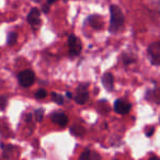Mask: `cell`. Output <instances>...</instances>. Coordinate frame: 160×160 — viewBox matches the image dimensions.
Returning a JSON list of instances; mask_svg holds the SVG:
<instances>
[{
  "label": "cell",
  "mask_w": 160,
  "mask_h": 160,
  "mask_svg": "<svg viewBox=\"0 0 160 160\" xmlns=\"http://www.w3.org/2000/svg\"><path fill=\"white\" fill-rule=\"evenodd\" d=\"M88 21H89V24L91 25L93 29H96V30L102 29L103 22H102V19H101L100 16H97V14L90 16L89 18H88Z\"/></svg>",
  "instance_id": "obj_9"
},
{
  "label": "cell",
  "mask_w": 160,
  "mask_h": 160,
  "mask_svg": "<svg viewBox=\"0 0 160 160\" xmlns=\"http://www.w3.org/2000/svg\"><path fill=\"white\" fill-rule=\"evenodd\" d=\"M56 1H58V0H46V5L51 7V6L53 5V3H55Z\"/></svg>",
  "instance_id": "obj_21"
},
{
  "label": "cell",
  "mask_w": 160,
  "mask_h": 160,
  "mask_svg": "<svg viewBox=\"0 0 160 160\" xmlns=\"http://www.w3.org/2000/svg\"><path fill=\"white\" fill-rule=\"evenodd\" d=\"M125 17L123 14L122 10L116 5L110 6V27L109 31L111 33H116L118 30H121L124 25Z\"/></svg>",
  "instance_id": "obj_1"
},
{
  "label": "cell",
  "mask_w": 160,
  "mask_h": 160,
  "mask_svg": "<svg viewBox=\"0 0 160 160\" xmlns=\"http://www.w3.org/2000/svg\"><path fill=\"white\" fill-rule=\"evenodd\" d=\"M42 11H43V13H48L49 12V6H47V5H44L42 7Z\"/></svg>",
  "instance_id": "obj_19"
},
{
  "label": "cell",
  "mask_w": 160,
  "mask_h": 160,
  "mask_svg": "<svg viewBox=\"0 0 160 160\" xmlns=\"http://www.w3.org/2000/svg\"><path fill=\"white\" fill-rule=\"evenodd\" d=\"M34 2H41V1H42V0H33Z\"/></svg>",
  "instance_id": "obj_26"
},
{
  "label": "cell",
  "mask_w": 160,
  "mask_h": 160,
  "mask_svg": "<svg viewBox=\"0 0 160 160\" xmlns=\"http://www.w3.org/2000/svg\"><path fill=\"white\" fill-rule=\"evenodd\" d=\"M46 96H47V92H46V90H44V89H38L35 93L36 99H44V98H46Z\"/></svg>",
  "instance_id": "obj_14"
},
{
  "label": "cell",
  "mask_w": 160,
  "mask_h": 160,
  "mask_svg": "<svg viewBox=\"0 0 160 160\" xmlns=\"http://www.w3.org/2000/svg\"><path fill=\"white\" fill-rule=\"evenodd\" d=\"M92 160H100V156H99L98 153L93 152L92 153Z\"/></svg>",
  "instance_id": "obj_20"
},
{
  "label": "cell",
  "mask_w": 160,
  "mask_h": 160,
  "mask_svg": "<svg viewBox=\"0 0 160 160\" xmlns=\"http://www.w3.org/2000/svg\"><path fill=\"white\" fill-rule=\"evenodd\" d=\"M153 132H155V128H151L150 131H148V132H147L146 136H147V137H150V136H151V135H152V134H153Z\"/></svg>",
  "instance_id": "obj_22"
},
{
  "label": "cell",
  "mask_w": 160,
  "mask_h": 160,
  "mask_svg": "<svg viewBox=\"0 0 160 160\" xmlns=\"http://www.w3.org/2000/svg\"><path fill=\"white\" fill-rule=\"evenodd\" d=\"M43 115H44V111L43 109H38L35 111V118L38 122H41L43 120Z\"/></svg>",
  "instance_id": "obj_15"
},
{
  "label": "cell",
  "mask_w": 160,
  "mask_h": 160,
  "mask_svg": "<svg viewBox=\"0 0 160 160\" xmlns=\"http://www.w3.org/2000/svg\"><path fill=\"white\" fill-rule=\"evenodd\" d=\"M18 40V34L16 32H10L7 36V44L8 45H14Z\"/></svg>",
  "instance_id": "obj_11"
},
{
  "label": "cell",
  "mask_w": 160,
  "mask_h": 160,
  "mask_svg": "<svg viewBox=\"0 0 160 160\" xmlns=\"http://www.w3.org/2000/svg\"><path fill=\"white\" fill-rule=\"evenodd\" d=\"M102 83L104 86V88L108 90V91H112L114 88V78L112 76V73L107 72L103 75L102 77Z\"/></svg>",
  "instance_id": "obj_8"
},
{
  "label": "cell",
  "mask_w": 160,
  "mask_h": 160,
  "mask_svg": "<svg viewBox=\"0 0 160 160\" xmlns=\"http://www.w3.org/2000/svg\"><path fill=\"white\" fill-rule=\"evenodd\" d=\"M27 20L33 30L38 29L40 25H41V11H40V9L36 8V7L32 8V9L30 10L29 14H28Z\"/></svg>",
  "instance_id": "obj_4"
},
{
  "label": "cell",
  "mask_w": 160,
  "mask_h": 160,
  "mask_svg": "<svg viewBox=\"0 0 160 160\" xmlns=\"http://www.w3.org/2000/svg\"><path fill=\"white\" fill-rule=\"evenodd\" d=\"M66 96H67V98H69V99H70V98H72V94H71L70 92H67V93H66Z\"/></svg>",
  "instance_id": "obj_23"
},
{
  "label": "cell",
  "mask_w": 160,
  "mask_h": 160,
  "mask_svg": "<svg viewBox=\"0 0 160 160\" xmlns=\"http://www.w3.org/2000/svg\"><path fill=\"white\" fill-rule=\"evenodd\" d=\"M149 160H159V158H158L157 156H153V157H151Z\"/></svg>",
  "instance_id": "obj_25"
},
{
  "label": "cell",
  "mask_w": 160,
  "mask_h": 160,
  "mask_svg": "<svg viewBox=\"0 0 160 160\" xmlns=\"http://www.w3.org/2000/svg\"><path fill=\"white\" fill-rule=\"evenodd\" d=\"M89 158H90V150L89 149H86L81 153V156H80V160H89Z\"/></svg>",
  "instance_id": "obj_16"
},
{
  "label": "cell",
  "mask_w": 160,
  "mask_h": 160,
  "mask_svg": "<svg viewBox=\"0 0 160 160\" xmlns=\"http://www.w3.org/2000/svg\"><path fill=\"white\" fill-rule=\"evenodd\" d=\"M7 98L6 97H2V98H0V110H5V108L7 107Z\"/></svg>",
  "instance_id": "obj_17"
},
{
  "label": "cell",
  "mask_w": 160,
  "mask_h": 160,
  "mask_svg": "<svg viewBox=\"0 0 160 160\" xmlns=\"http://www.w3.org/2000/svg\"><path fill=\"white\" fill-rule=\"evenodd\" d=\"M89 87V83L88 82H86V83H83V85H80V86H78V88H77V90L79 92H83V91H86V89Z\"/></svg>",
  "instance_id": "obj_18"
},
{
  "label": "cell",
  "mask_w": 160,
  "mask_h": 160,
  "mask_svg": "<svg viewBox=\"0 0 160 160\" xmlns=\"http://www.w3.org/2000/svg\"><path fill=\"white\" fill-rule=\"evenodd\" d=\"M88 100H89V93H88L87 91L79 92V93L75 97V101L78 104H85Z\"/></svg>",
  "instance_id": "obj_10"
},
{
  "label": "cell",
  "mask_w": 160,
  "mask_h": 160,
  "mask_svg": "<svg viewBox=\"0 0 160 160\" xmlns=\"http://www.w3.org/2000/svg\"><path fill=\"white\" fill-rule=\"evenodd\" d=\"M52 98H53V100L55 101V102L57 103V104L62 105V103H64V97L60 96V94H58V93H55V92H53V93H52Z\"/></svg>",
  "instance_id": "obj_13"
},
{
  "label": "cell",
  "mask_w": 160,
  "mask_h": 160,
  "mask_svg": "<svg viewBox=\"0 0 160 160\" xmlns=\"http://www.w3.org/2000/svg\"><path fill=\"white\" fill-rule=\"evenodd\" d=\"M31 118H32L31 114H29V115H27V121H28V122H30V121H31Z\"/></svg>",
  "instance_id": "obj_24"
},
{
  "label": "cell",
  "mask_w": 160,
  "mask_h": 160,
  "mask_svg": "<svg viewBox=\"0 0 160 160\" xmlns=\"http://www.w3.org/2000/svg\"><path fill=\"white\" fill-rule=\"evenodd\" d=\"M68 45H69V53L72 56H77L80 54L82 49V43L75 34H70L68 36Z\"/></svg>",
  "instance_id": "obj_3"
},
{
  "label": "cell",
  "mask_w": 160,
  "mask_h": 160,
  "mask_svg": "<svg viewBox=\"0 0 160 160\" xmlns=\"http://www.w3.org/2000/svg\"><path fill=\"white\" fill-rule=\"evenodd\" d=\"M70 132L76 136H81L83 133H85V129H83L81 126H79V125H73V126L70 128Z\"/></svg>",
  "instance_id": "obj_12"
},
{
  "label": "cell",
  "mask_w": 160,
  "mask_h": 160,
  "mask_svg": "<svg viewBox=\"0 0 160 160\" xmlns=\"http://www.w3.org/2000/svg\"><path fill=\"white\" fill-rule=\"evenodd\" d=\"M52 121L56 124L60 125V126H66L68 124V118H67L66 114L62 113V112L52 114Z\"/></svg>",
  "instance_id": "obj_7"
},
{
  "label": "cell",
  "mask_w": 160,
  "mask_h": 160,
  "mask_svg": "<svg viewBox=\"0 0 160 160\" xmlns=\"http://www.w3.org/2000/svg\"><path fill=\"white\" fill-rule=\"evenodd\" d=\"M18 80L20 85L22 87H30V86L33 85L34 80H35V75L32 70L27 69V70H23L21 72H19L18 75Z\"/></svg>",
  "instance_id": "obj_2"
},
{
  "label": "cell",
  "mask_w": 160,
  "mask_h": 160,
  "mask_svg": "<svg viewBox=\"0 0 160 160\" xmlns=\"http://www.w3.org/2000/svg\"><path fill=\"white\" fill-rule=\"evenodd\" d=\"M132 109V104L122 99H118L114 103V110L118 114H127Z\"/></svg>",
  "instance_id": "obj_6"
},
{
  "label": "cell",
  "mask_w": 160,
  "mask_h": 160,
  "mask_svg": "<svg viewBox=\"0 0 160 160\" xmlns=\"http://www.w3.org/2000/svg\"><path fill=\"white\" fill-rule=\"evenodd\" d=\"M148 54L150 56L151 62L156 66L160 64V43L155 42L149 45L148 47Z\"/></svg>",
  "instance_id": "obj_5"
}]
</instances>
